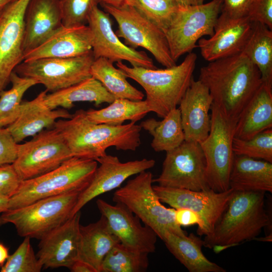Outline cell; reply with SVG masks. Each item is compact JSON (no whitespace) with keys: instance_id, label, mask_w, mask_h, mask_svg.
<instances>
[{"instance_id":"obj_18","label":"cell","mask_w":272,"mask_h":272,"mask_svg":"<svg viewBox=\"0 0 272 272\" xmlns=\"http://www.w3.org/2000/svg\"><path fill=\"white\" fill-rule=\"evenodd\" d=\"M209 38H200L201 55L209 62L242 52L253 29L248 17H234L221 12Z\"/></svg>"},{"instance_id":"obj_15","label":"cell","mask_w":272,"mask_h":272,"mask_svg":"<svg viewBox=\"0 0 272 272\" xmlns=\"http://www.w3.org/2000/svg\"><path fill=\"white\" fill-rule=\"evenodd\" d=\"M87 24L92 33L94 59L103 57L113 63L125 60L132 66L157 68L145 51H138L120 40L112 29L109 14L98 6L92 9Z\"/></svg>"},{"instance_id":"obj_24","label":"cell","mask_w":272,"mask_h":272,"mask_svg":"<svg viewBox=\"0 0 272 272\" xmlns=\"http://www.w3.org/2000/svg\"><path fill=\"white\" fill-rule=\"evenodd\" d=\"M47 92L46 90L42 91L34 99L22 102L18 117L7 127L17 143L36 135L45 128L53 126L59 119H69L72 117L73 114L65 109L49 108L44 102Z\"/></svg>"},{"instance_id":"obj_43","label":"cell","mask_w":272,"mask_h":272,"mask_svg":"<svg viewBox=\"0 0 272 272\" xmlns=\"http://www.w3.org/2000/svg\"><path fill=\"white\" fill-rule=\"evenodd\" d=\"M221 12L234 17L248 16L255 0H222Z\"/></svg>"},{"instance_id":"obj_25","label":"cell","mask_w":272,"mask_h":272,"mask_svg":"<svg viewBox=\"0 0 272 272\" xmlns=\"http://www.w3.org/2000/svg\"><path fill=\"white\" fill-rule=\"evenodd\" d=\"M272 128V87L263 83L239 114L234 137L249 139Z\"/></svg>"},{"instance_id":"obj_44","label":"cell","mask_w":272,"mask_h":272,"mask_svg":"<svg viewBox=\"0 0 272 272\" xmlns=\"http://www.w3.org/2000/svg\"><path fill=\"white\" fill-rule=\"evenodd\" d=\"M174 216L176 223L180 227L197 225V234L201 236L204 226L203 222L195 212L186 208L175 209Z\"/></svg>"},{"instance_id":"obj_47","label":"cell","mask_w":272,"mask_h":272,"mask_svg":"<svg viewBox=\"0 0 272 272\" xmlns=\"http://www.w3.org/2000/svg\"><path fill=\"white\" fill-rule=\"evenodd\" d=\"M126 0H99V4L119 7L125 3Z\"/></svg>"},{"instance_id":"obj_22","label":"cell","mask_w":272,"mask_h":272,"mask_svg":"<svg viewBox=\"0 0 272 272\" xmlns=\"http://www.w3.org/2000/svg\"><path fill=\"white\" fill-rule=\"evenodd\" d=\"M62 26L60 0H30L24 16V55L43 43Z\"/></svg>"},{"instance_id":"obj_5","label":"cell","mask_w":272,"mask_h":272,"mask_svg":"<svg viewBox=\"0 0 272 272\" xmlns=\"http://www.w3.org/2000/svg\"><path fill=\"white\" fill-rule=\"evenodd\" d=\"M97 167L96 160L73 157L52 170L22 180L10 198L8 210L68 192H82L90 184Z\"/></svg>"},{"instance_id":"obj_33","label":"cell","mask_w":272,"mask_h":272,"mask_svg":"<svg viewBox=\"0 0 272 272\" xmlns=\"http://www.w3.org/2000/svg\"><path fill=\"white\" fill-rule=\"evenodd\" d=\"M113 63L105 58L95 59L91 66V77L99 81L115 99L142 100L144 93L130 84L125 74Z\"/></svg>"},{"instance_id":"obj_31","label":"cell","mask_w":272,"mask_h":272,"mask_svg":"<svg viewBox=\"0 0 272 272\" xmlns=\"http://www.w3.org/2000/svg\"><path fill=\"white\" fill-rule=\"evenodd\" d=\"M242 52L258 68L262 83L272 87V30L254 22Z\"/></svg>"},{"instance_id":"obj_45","label":"cell","mask_w":272,"mask_h":272,"mask_svg":"<svg viewBox=\"0 0 272 272\" xmlns=\"http://www.w3.org/2000/svg\"><path fill=\"white\" fill-rule=\"evenodd\" d=\"M69 269L72 272H97L91 265L79 259H77Z\"/></svg>"},{"instance_id":"obj_20","label":"cell","mask_w":272,"mask_h":272,"mask_svg":"<svg viewBox=\"0 0 272 272\" xmlns=\"http://www.w3.org/2000/svg\"><path fill=\"white\" fill-rule=\"evenodd\" d=\"M81 211L40 239L36 256L44 268H69L78 258Z\"/></svg>"},{"instance_id":"obj_49","label":"cell","mask_w":272,"mask_h":272,"mask_svg":"<svg viewBox=\"0 0 272 272\" xmlns=\"http://www.w3.org/2000/svg\"><path fill=\"white\" fill-rule=\"evenodd\" d=\"M10 198L0 195V215L8 210Z\"/></svg>"},{"instance_id":"obj_48","label":"cell","mask_w":272,"mask_h":272,"mask_svg":"<svg viewBox=\"0 0 272 272\" xmlns=\"http://www.w3.org/2000/svg\"><path fill=\"white\" fill-rule=\"evenodd\" d=\"M179 6H197L203 4V0H176Z\"/></svg>"},{"instance_id":"obj_13","label":"cell","mask_w":272,"mask_h":272,"mask_svg":"<svg viewBox=\"0 0 272 272\" xmlns=\"http://www.w3.org/2000/svg\"><path fill=\"white\" fill-rule=\"evenodd\" d=\"M92 51L67 58L46 57L23 61L14 70L19 75L35 80L51 93L91 77Z\"/></svg>"},{"instance_id":"obj_27","label":"cell","mask_w":272,"mask_h":272,"mask_svg":"<svg viewBox=\"0 0 272 272\" xmlns=\"http://www.w3.org/2000/svg\"><path fill=\"white\" fill-rule=\"evenodd\" d=\"M229 188L237 191L272 192V163L234 155Z\"/></svg>"},{"instance_id":"obj_50","label":"cell","mask_w":272,"mask_h":272,"mask_svg":"<svg viewBox=\"0 0 272 272\" xmlns=\"http://www.w3.org/2000/svg\"><path fill=\"white\" fill-rule=\"evenodd\" d=\"M16 0H0V8L4 7Z\"/></svg>"},{"instance_id":"obj_26","label":"cell","mask_w":272,"mask_h":272,"mask_svg":"<svg viewBox=\"0 0 272 272\" xmlns=\"http://www.w3.org/2000/svg\"><path fill=\"white\" fill-rule=\"evenodd\" d=\"M119 241L110 230L106 219L101 215L96 222L80 225L78 258L100 272L103 259Z\"/></svg>"},{"instance_id":"obj_12","label":"cell","mask_w":272,"mask_h":272,"mask_svg":"<svg viewBox=\"0 0 272 272\" xmlns=\"http://www.w3.org/2000/svg\"><path fill=\"white\" fill-rule=\"evenodd\" d=\"M158 185L194 191L211 189L206 159L199 143L184 141L166 152L160 175L153 179Z\"/></svg>"},{"instance_id":"obj_8","label":"cell","mask_w":272,"mask_h":272,"mask_svg":"<svg viewBox=\"0 0 272 272\" xmlns=\"http://www.w3.org/2000/svg\"><path fill=\"white\" fill-rule=\"evenodd\" d=\"M211 125L208 137L199 143L206 162L211 189L221 192L229 188V176L234 158L233 140L237 118L227 116L215 104L211 108Z\"/></svg>"},{"instance_id":"obj_2","label":"cell","mask_w":272,"mask_h":272,"mask_svg":"<svg viewBox=\"0 0 272 272\" xmlns=\"http://www.w3.org/2000/svg\"><path fill=\"white\" fill-rule=\"evenodd\" d=\"M62 135L73 157L97 161L106 150L135 151L141 145L142 128L135 122L120 125L96 123L86 111L77 110L69 119H59L53 125Z\"/></svg>"},{"instance_id":"obj_6","label":"cell","mask_w":272,"mask_h":272,"mask_svg":"<svg viewBox=\"0 0 272 272\" xmlns=\"http://www.w3.org/2000/svg\"><path fill=\"white\" fill-rule=\"evenodd\" d=\"M152 183V173L142 171L117 189L112 200L126 207L162 240L168 232L179 236L187 235L175 221V209L167 208L162 204Z\"/></svg>"},{"instance_id":"obj_42","label":"cell","mask_w":272,"mask_h":272,"mask_svg":"<svg viewBox=\"0 0 272 272\" xmlns=\"http://www.w3.org/2000/svg\"><path fill=\"white\" fill-rule=\"evenodd\" d=\"M247 17L272 30V0H255Z\"/></svg>"},{"instance_id":"obj_35","label":"cell","mask_w":272,"mask_h":272,"mask_svg":"<svg viewBox=\"0 0 272 272\" xmlns=\"http://www.w3.org/2000/svg\"><path fill=\"white\" fill-rule=\"evenodd\" d=\"M9 81L12 83L10 89L3 90L0 94V128L12 124L18 117L22 98L31 87L38 84L34 80L13 72Z\"/></svg>"},{"instance_id":"obj_28","label":"cell","mask_w":272,"mask_h":272,"mask_svg":"<svg viewBox=\"0 0 272 272\" xmlns=\"http://www.w3.org/2000/svg\"><path fill=\"white\" fill-rule=\"evenodd\" d=\"M170 252L190 272H226L203 254V241L193 233L179 236L167 233L162 240Z\"/></svg>"},{"instance_id":"obj_30","label":"cell","mask_w":272,"mask_h":272,"mask_svg":"<svg viewBox=\"0 0 272 272\" xmlns=\"http://www.w3.org/2000/svg\"><path fill=\"white\" fill-rule=\"evenodd\" d=\"M160 121L149 118L140 125L153 137L151 146L157 152L173 150L185 141L179 108L171 110Z\"/></svg>"},{"instance_id":"obj_11","label":"cell","mask_w":272,"mask_h":272,"mask_svg":"<svg viewBox=\"0 0 272 272\" xmlns=\"http://www.w3.org/2000/svg\"><path fill=\"white\" fill-rule=\"evenodd\" d=\"M72 157L63 137L53 127L18 144L17 157L13 165L20 179L25 180L52 170Z\"/></svg>"},{"instance_id":"obj_32","label":"cell","mask_w":272,"mask_h":272,"mask_svg":"<svg viewBox=\"0 0 272 272\" xmlns=\"http://www.w3.org/2000/svg\"><path fill=\"white\" fill-rule=\"evenodd\" d=\"M145 100L133 101L128 99H115L106 107L86 111L87 118L92 122L110 125H120L127 120L137 122L150 112Z\"/></svg>"},{"instance_id":"obj_19","label":"cell","mask_w":272,"mask_h":272,"mask_svg":"<svg viewBox=\"0 0 272 272\" xmlns=\"http://www.w3.org/2000/svg\"><path fill=\"white\" fill-rule=\"evenodd\" d=\"M115 203L112 205L102 199L96 201L99 212L119 242L135 250L149 254L154 252L158 237L155 231L143 226L140 219L124 205Z\"/></svg>"},{"instance_id":"obj_9","label":"cell","mask_w":272,"mask_h":272,"mask_svg":"<svg viewBox=\"0 0 272 272\" xmlns=\"http://www.w3.org/2000/svg\"><path fill=\"white\" fill-rule=\"evenodd\" d=\"M222 4V0H212L197 6H179L164 31L174 61L192 52L201 37L212 36Z\"/></svg>"},{"instance_id":"obj_10","label":"cell","mask_w":272,"mask_h":272,"mask_svg":"<svg viewBox=\"0 0 272 272\" xmlns=\"http://www.w3.org/2000/svg\"><path fill=\"white\" fill-rule=\"evenodd\" d=\"M101 6L116 20L118 27L116 34L124 40L126 45L134 49H146L165 67L176 64L171 56L164 32L133 7L126 3L119 7Z\"/></svg>"},{"instance_id":"obj_23","label":"cell","mask_w":272,"mask_h":272,"mask_svg":"<svg viewBox=\"0 0 272 272\" xmlns=\"http://www.w3.org/2000/svg\"><path fill=\"white\" fill-rule=\"evenodd\" d=\"M93 36L86 25L61 26L43 43L23 56V60L41 58H67L92 51Z\"/></svg>"},{"instance_id":"obj_3","label":"cell","mask_w":272,"mask_h":272,"mask_svg":"<svg viewBox=\"0 0 272 272\" xmlns=\"http://www.w3.org/2000/svg\"><path fill=\"white\" fill-rule=\"evenodd\" d=\"M264 193L234 191L213 232L203 240V246L218 253L256 238L270 223L264 209Z\"/></svg>"},{"instance_id":"obj_34","label":"cell","mask_w":272,"mask_h":272,"mask_svg":"<svg viewBox=\"0 0 272 272\" xmlns=\"http://www.w3.org/2000/svg\"><path fill=\"white\" fill-rule=\"evenodd\" d=\"M149 253L116 244L103 259L100 272H144L149 265Z\"/></svg>"},{"instance_id":"obj_17","label":"cell","mask_w":272,"mask_h":272,"mask_svg":"<svg viewBox=\"0 0 272 272\" xmlns=\"http://www.w3.org/2000/svg\"><path fill=\"white\" fill-rule=\"evenodd\" d=\"M29 1L16 0L4 9L0 24V94L23 60L24 16Z\"/></svg>"},{"instance_id":"obj_37","label":"cell","mask_w":272,"mask_h":272,"mask_svg":"<svg viewBox=\"0 0 272 272\" xmlns=\"http://www.w3.org/2000/svg\"><path fill=\"white\" fill-rule=\"evenodd\" d=\"M232 145L235 155L272 163V128L261 131L249 139L234 137Z\"/></svg>"},{"instance_id":"obj_38","label":"cell","mask_w":272,"mask_h":272,"mask_svg":"<svg viewBox=\"0 0 272 272\" xmlns=\"http://www.w3.org/2000/svg\"><path fill=\"white\" fill-rule=\"evenodd\" d=\"M31 238L24 237L16 251L9 255L2 266L1 272H40L43 266L35 254Z\"/></svg>"},{"instance_id":"obj_39","label":"cell","mask_w":272,"mask_h":272,"mask_svg":"<svg viewBox=\"0 0 272 272\" xmlns=\"http://www.w3.org/2000/svg\"><path fill=\"white\" fill-rule=\"evenodd\" d=\"M62 25L74 27L86 25L93 8L99 0H60Z\"/></svg>"},{"instance_id":"obj_4","label":"cell","mask_w":272,"mask_h":272,"mask_svg":"<svg viewBox=\"0 0 272 272\" xmlns=\"http://www.w3.org/2000/svg\"><path fill=\"white\" fill-rule=\"evenodd\" d=\"M197 55L191 52L178 65L164 69L129 67L122 61L116 66L145 90L151 112L164 118L177 108L193 79Z\"/></svg>"},{"instance_id":"obj_40","label":"cell","mask_w":272,"mask_h":272,"mask_svg":"<svg viewBox=\"0 0 272 272\" xmlns=\"http://www.w3.org/2000/svg\"><path fill=\"white\" fill-rule=\"evenodd\" d=\"M13 164L0 165V195L10 198L22 182Z\"/></svg>"},{"instance_id":"obj_52","label":"cell","mask_w":272,"mask_h":272,"mask_svg":"<svg viewBox=\"0 0 272 272\" xmlns=\"http://www.w3.org/2000/svg\"><path fill=\"white\" fill-rule=\"evenodd\" d=\"M5 7L0 8V24H1V20L3 17V13H4V9Z\"/></svg>"},{"instance_id":"obj_46","label":"cell","mask_w":272,"mask_h":272,"mask_svg":"<svg viewBox=\"0 0 272 272\" xmlns=\"http://www.w3.org/2000/svg\"><path fill=\"white\" fill-rule=\"evenodd\" d=\"M9 256L8 249L0 242V265L4 264Z\"/></svg>"},{"instance_id":"obj_21","label":"cell","mask_w":272,"mask_h":272,"mask_svg":"<svg viewBox=\"0 0 272 272\" xmlns=\"http://www.w3.org/2000/svg\"><path fill=\"white\" fill-rule=\"evenodd\" d=\"M213 99L207 87L192 79L179 104L185 141L200 143L208 135Z\"/></svg>"},{"instance_id":"obj_36","label":"cell","mask_w":272,"mask_h":272,"mask_svg":"<svg viewBox=\"0 0 272 272\" xmlns=\"http://www.w3.org/2000/svg\"><path fill=\"white\" fill-rule=\"evenodd\" d=\"M125 3L163 32L169 27L179 7L176 0H126Z\"/></svg>"},{"instance_id":"obj_41","label":"cell","mask_w":272,"mask_h":272,"mask_svg":"<svg viewBox=\"0 0 272 272\" xmlns=\"http://www.w3.org/2000/svg\"><path fill=\"white\" fill-rule=\"evenodd\" d=\"M18 143L7 127L0 128V165L13 164L17 159Z\"/></svg>"},{"instance_id":"obj_1","label":"cell","mask_w":272,"mask_h":272,"mask_svg":"<svg viewBox=\"0 0 272 272\" xmlns=\"http://www.w3.org/2000/svg\"><path fill=\"white\" fill-rule=\"evenodd\" d=\"M198 80L213 103L234 118L262 83L258 68L242 52L209 62L200 68Z\"/></svg>"},{"instance_id":"obj_16","label":"cell","mask_w":272,"mask_h":272,"mask_svg":"<svg viewBox=\"0 0 272 272\" xmlns=\"http://www.w3.org/2000/svg\"><path fill=\"white\" fill-rule=\"evenodd\" d=\"M97 161L100 166L90 184L80 193L71 217L97 196L120 187L128 178L147 171L155 164L154 160L145 158L121 162L117 156L107 154Z\"/></svg>"},{"instance_id":"obj_29","label":"cell","mask_w":272,"mask_h":272,"mask_svg":"<svg viewBox=\"0 0 272 272\" xmlns=\"http://www.w3.org/2000/svg\"><path fill=\"white\" fill-rule=\"evenodd\" d=\"M115 98L102 84L91 77L67 88L47 94L44 102L51 109L60 107L70 109L77 102H94L96 106L111 103Z\"/></svg>"},{"instance_id":"obj_7","label":"cell","mask_w":272,"mask_h":272,"mask_svg":"<svg viewBox=\"0 0 272 272\" xmlns=\"http://www.w3.org/2000/svg\"><path fill=\"white\" fill-rule=\"evenodd\" d=\"M81 192H68L8 210L0 215V226L11 223L20 236L40 240L71 217Z\"/></svg>"},{"instance_id":"obj_14","label":"cell","mask_w":272,"mask_h":272,"mask_svg":"<svg viewBox=\"0 0 272 272\" xmlns=\"http://www.w3.org/2000/svg\"><path fill=\"white\" fill-rule=\"evenodd\" d=\"M162 202L174 209L186 208L197 214L204 226L201 236H209L225 211L234 190L221 192L212 189L194 191L185 189L153 186Z\"/></svg>"},{"instance_id":"obj_51","label":"cell","mask_w":272,"mask_h":272,"mask_svg":"<svg viewBox=\"0 0 272 272\" xmlns=\"http://www.w3.org/2000/svg\"><path fill=\"white\" fill-rule=\"evenodd\" d=\"M254 239H256L258 241H271V234L264 237L260 238L259 239L258 238H255Z\"/></svg>"}]
</instances>
